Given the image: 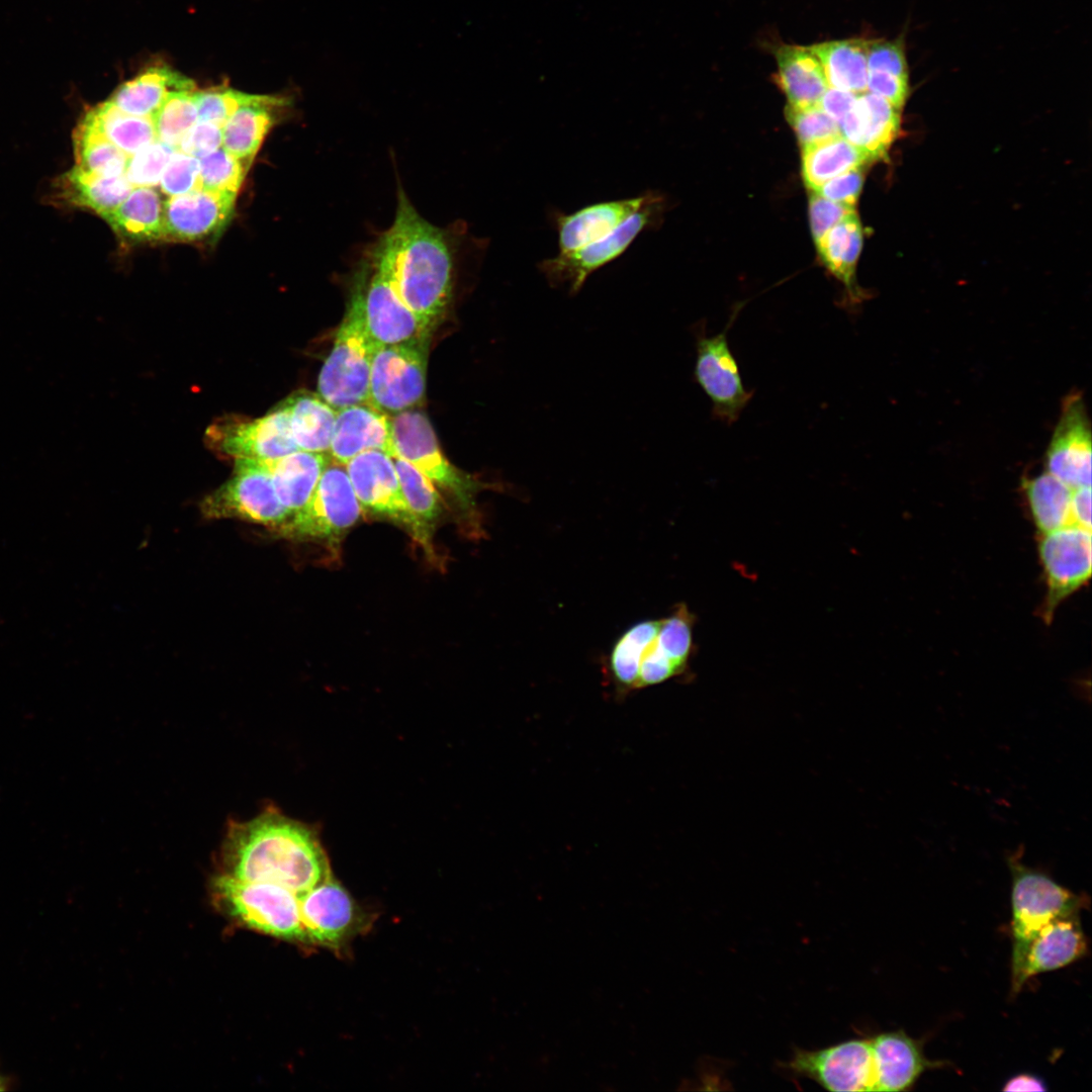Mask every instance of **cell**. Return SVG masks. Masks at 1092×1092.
I'll return each mask as SVG.
<instances>
[{"label":"cell","instance_id":"f546056e","mask_svg":"<svg viewBox=\"0 0 1092 1092\" xmlns=\"http://www.w3.org/2000/svg\"><path fill=\"white\" fill-rule=\"evenodd\" d=\"M183 90H195L194 82L168 66L159 65L122 83L108 100L127 114L152 117L171 92Z\"/></svg>","mask_w":1092,"mask_h":1092},{"label":"cell","instance_id":"ab89813d","mask_svg":"<svg viewBox=\"0 0 1092 1092\" xmlns=\"http://www.w3.org/2000/svg\"><path fill=\"white\" fill-rule=\"evenodd\" d=\"M392 461L411 512L430 533L442 513V500L434 482L408 461L398 456H393Z\"/></svg>","mask_w":1092,"mask_h":1092},{"label":"cell","instance_id":"8d00e7d4","mask_svg":"<svg viewBox=\"0 0 1092 1092\" xmlns=\"http://www.w3.org/2000/svg\"><path fill=\"white\" fill-rule=\"evenodd\" d=\"M1022 488L1039 535L1073 524V489L1057 477L1044 470L1024 478Z\"/></svg>","mask_w":1092,"mask_h":1092},{"label":"cell","instance_id":"7402d4cb","mask_svg":"<svg viewBox=\"0 0 1092 1092\" xmlns=\"http://www.w3.org/2000/svg\"><path fill=\"white\" fill-rule=\"evenodd\" d=\"M370 450L395 456L391 418L368 403L337 410L329 455L346 465L355 456Z\"/></svg>","mask_w":1092,"mask_h":1092},{"label":"cell","instance_id":"4dcf8cb0","mask_svg":"<svg viewBox=\"0 0 1092 1092\" xmlns=\"http://www.w3.org/2000/svg\"><path fill=\"white\" fill-rule=\"evenodd\" d=\"M816 246L825 267L844 285L848 302H858L861 291L855 283V267L862 246V228L856 212L831 228Z\"/></svg>","mask_w":1092,"mask_h":1092},{"label":"cell","instance_id":"83f0119b","mask_svg":"<svg viewBox=\"0 0 1092 1092\" xmlns=\"http://www.w3.org/2000/svg\"><path fill=\"white\" fill-rule=\"evenodd\" d=\"M330 460L327 453L303 450L262 460L272 476L279 500L290 517L307 503Z\"/></svg>","mask_w":1092,"mask_h":1092},{"label":"cell","instance_id":"ac0fdd59","mask_svg":"<svg viewBox=\"0 0 1092 1092\" xmlns=\"http://www.w3.org/2000/svg\"><path fill=\"white\" fill-rule=\"evenodd\" d=\"M1091 428L1080 393L1069 394L1044 457L1045 471L1070 488L1091 486Z\"/></svg>","mask_w":1092,"mask_h":1092},{"label":"cell","instance_id":"11a10c76","mask_svg":"<svg viewBox=\"0 0 1092 1092\" xmlns=\"http://www.w3.org/2000/svg\"><path fill=\"white\" fill-rule=\"evenodd\" d=\"M1003 1091H1046L1043 1080L1032 1074H1018L1011 1077L1002 1088Z\"/></svg>","mask_w":1092,"mask_h":1092},{"label":"cell","instance_id":"484cf974","mask_svg":"<svg viewBox=\"0 0 1092 1092\" xmlns=\"http://www.w3.org/2000/svg\"><path fill=\"white\" fill-rule=\"evenodd\" d=\"M132 188L124 175L103 177L74 166L54 180L49 201L62 208L90 210L103 218L117 208Z\"/></svg>","mask_w":1092,"mask_h":1092},{"label":"cell","instance_id":"5bb4252c","mask_svg":"<svg viewBox=\"0 0 1092 1092\" xmlns=\"http://www.w3.org/2000/svg\"><path fill=\"white\" fill-rule=\"evenodd\" d=\"M786 1067L829 1091H876L871 1038L849 1039L816 1051L796 1050Z\"/></svg>","mask_w":1092,"mask_h":1092},{"label":"cell","instance_id":"2e32d148","mask_svg":"<svg viewBox=\"0 0 1092 1092\" xmlns=\"http://www.w3.org/2000/svg\"><path fill=\"white\" fill-rule=\"evenodd\" d=\"M1086 951L1087 939L1078 914L1049 922L1026 941L1013 943V991L1018 992L1035 975L1064 968L1080 960Z\"/></svg>","mask_w":1092,"mask_h":1092},{"label":"cell","instance_id":"f907efd6","mask_svg":"<svg viewBox=\"0 0 1092 1092\" xmlns=\"http://www.w3.org/2000/svg\"><path fill=\"white\" fill-rule=\"evenodd\" d=\"M864 180L863 167L844 172L814 190L829 200L854 206Z\"/></svg>","mask_w":1092,"mask_h":1092},{"label":"cell","instance_id":"d6a6232c","mask_svg":"<svg viewBox=\"0 0 1092 1092\" xmlns=\"http://www.w3.org/2000/svg\"><path fill=\"white\" fill-rule=\"evenodd\" d=\"M286 406L293 439L299 450L329 453L337 410L318 394L299 393L287 398Z\"/></svg>","mask_w":1092,"mask_h":1092},{"label":"cell","instance_id":"836d02e7","mask_svg":"<svg viewBox=\"0 0 1092 1092\" xmlns=\"http://www.w3.org/2000/svg\"><path fill=\"white\" fill-rule=\"evenodd\" d=\"M662 619L637 622L613 644L607 657V673L616 691L627 695L636 691L640 660L656 638Z\"/></svg>","mask_w":1092,"mask_h":1092},{"label":"cell","instance_id":"52a82bcc","mask_svg":"<svg viewBox=\"0 0 1092 1092\" xmlns=\"http://www.w3.org/2000/svg\"><path fill=\"white\" fill-rule=\"evenodd\" d=\"M392 440L398 456L458 499L479 528L474 495L484 484L463 475L443 455L428 418L418 411H403L391 417Z\"/></svg>","mask_w":1092,"mask_h":1092},{"label":"cell","instance_id":"ffe728a7","mask_svg":"<svg viewBox=\"0 0 1092 1092\" xmlns=\"http://www.w3.org/2000/svg\"><path fill=\"white\" fill-rule=\"evenodd\" d=\"M298 898L306 942L339 946L359 929L361 914L354 900L332 877Z\"/></svg>","mask_w":1092,"mask_h":1092},{"label":"cell","instance_id":"db71d44e","mask_svg":"<svg viewBox=\"0 0 1092 1092\" xmlns=\"http://www.w3.org/2000/svg\"><path fill=\"white\" fill-rule=\"evenodd\" d=\"M1072 521L1073 524L1091 530V486L1073 489Z\"/></svg>","mask_w":1092,"mask_h":1092},{"label":"cell","instance_id":"b9f144b4","mask_svg":"<svg viewBox=\"0 0 1092 1092\" xmlns=\"http://www.w3.org/2000/svg\"><path fill=\"white\" fill-rule=\"evenodd\" d=\"M199 161L201 189L238 195L249 168L222 147Z\"/></svg>","mask_w":1092,"mask_h":1092},{"label":"cell","instance_id":"60d3db41","mask_svg":"<svg viewBox=\"0 0 1092 1092\" xmlns=\"http://www.w3.org/2000/svg\"><path fill=\"white\" fill-rule=\"evenodd\" d=\"M195 91L171 92L151 117L157 140L174 150L178 149L185 132L198 121Z\"/></svg>","mask_w":1092,"mask_h":1092},{"label":"cell","instance_id":"ba28073f","mask_svg":"<svg viewBox=\"0 0 1092 1092\" xmlns=\"http://www.w3.org/2000/svg\"><path fill=\"white\" fill-rule=\"evenodd\" d=\"M234 474L201 503L209 519H239L280 528L290 518L262 460H235Z\"/></svg>","mask_w":1092,"mask_h":1092},{"label":"cell","instance_id":"7dc6e473","mask_svg":"<svg viewBox=\"0 0 1092 1092\" xmlns=\"http://www.w3.org/2000/svg\"><path fill=\"white\" fill-rule=\"evenodd\" d=\"M869 72H882L909 79L905 40L903 36L893 40L869 39Z\"/></svg>","mask_w":1092,"mask_h":1092},{"label":"cell","instance_id":"7a4b0ae2","mask_svg":"<svg viewBox=\"0 0 1092 1092\" xmlns=\"http://www.w3.org/2000/svg\"><path fill=\"white\" fill-rule=\"evenodd\" d=\"M221 863L222 874L277 884L297 896L332 877L316 833L276 808L229 825Z\"/></svg>","mask_w":1092,"mask_h":1092},{"label":"cell","instance_id":"d6986e66","mask_svg":"<svg viewBox=\"0 0 1092 1092\" xmlns=\"http://www.w3.org/2000/svg\"><path fill=\"white\" fill-rule=\"evenodd\" d=\"M236 197L205 189L168 197L164 203V242L217 239L233 218Z\"/></svg>","mask_w":1092,"mask_h":1092},{"label":"cell","instance_id":"30bf717a","mask_svg":"<svg viewBox=\"0 0 1092 1092\" xmlns=\"http://www.w3.org/2000/svg\"><path fill=\"white\" fill-rule=\"evenodd\" d=\"M361 510L346 466L331 459L307 503L279 532L298 539H337L358 521Z\"/></svg>","mask_w":1092,"mask_h":1092},{"label":"cell","instance_id":"e575fe53","mask_svg":"<svg viewBox=\"0 0 1092 1092\" xmlns=\"http://www.w3.org/2000/svg\"><path fill=\"white\" fill-rule=\"evenodd\" d=\"M81 119L127 157L157 140L151 117L127 114L108 99L89 108Z\"/></svg>","mask_w":1092,"mask_h":1092},{"label":"cell","instance_id":"8992f818","mask_svg":"<svg viewBox=\"0 0 1092 1092\" xmlns=\"http://www.w3.org/2000/svg\"><path fill=\"white\" fill-rule=\"evenodd\" d=\"M1024 845L1009 851L1006 863L1011 874V932L1013 943L1029 939L1049 922L1074 914L1086 898L1057 883L1042 870L1026 866Z\"/></svg>","mask_w":1092,"mask_h":1092},{"label":"cell","instance_id":"3957f363","mask_svg":"<svg viewBox=\"0 0 1092 1092\" xmlns=\"http://www.w3.org/2000/svg\"><path fill=\"white\" fill-rule=\"evenodd\" d=\"M350 300L334 345L318 375V395L335 410L368 403L369 378L377 343L364 315L360 286L353 277Z\"/></svg>","mask_w":1092,"mask_h":1092},{"label":"cell","instance_id":"681fc988","mask_svg":"<svg viewBox=\"0 0 1092 1092\" xmlns=\"http://www.w3.org/2000/svg\"><path fill=\"white\" fill-rule=\"evenodd\" d=\"M222 146V128L214 123L198 120L182 136L178 151L202 159Z\"/></svg>","mask_w":1092,"mask_h":1092},{"label":"cell","instance_id":"603a6c76","mask_svg":"<svg viewBox=\"0 0 1092 1092\" xmlns=\"http://www.w3.org/2000/svg\"><path fill=\"white\" fill-rule=\"evenodd\" d=\"M292 106L288 96L253 95L222 126V148L250 169L264 139Z\"/></svg>","mask_w":1092,"mask_h":1092},{"label":"cell","instance_id":"5b68a950","mask_svg":"<svg viewBox=\"0 0 1092 1092\" xmlns=\"http://www.w3.org/2000/svg\"><path fill=\"white\" fill-rule=\"evenodd\" d=\"M665 204V197L653 191L650 199L614 232L582 248L543 259L538 269L550 286L567 287L568 293L575 295L593 273L622 256L639 235L661 224Z\"/></svg>","mask_w":1092,"mask_h":1092},{"label":"cell","instance_id":"7bdbcfd3","mask_svg":"<svg viewBox=\"0 0 1092 1092\" xmlns=\"http://www.w3.org/2000/svg\"><path fill=\"white\" fill-rule=\"evenodd\" d=\"M174 149L156 140L128 157L124 177L132 187H156L174 153Z\"/></svg>","mask_w":1092,"mask_h":1092},{"label":"cell","instance_id":"e0dca14e","mask_svg":"<svg viewBox=\"0 0 1092 1092\" xmlns=\"http://www.w3.org/2000/svg\"><path fill=\"white\" fill-rule=\"evenodd\" d=\"M353 277L361 289L368 331L377 344L392 345L429 338L431 332L422 326L366 256Z\"/></svg>","mask_w":1092,"mask_h":1092},{"label":"cell","instance_id":"6da1fadb","mask_svg":"<svg viewBox=\"0 0 1092 1092\" xmlns=\"http://www.w3.org/2000/svg\"><path fill=\"white\" fill-rule=\"evenodd\" d=\"M456 235L425 219L398 187L391 225L364 253L429 332L452 299L460 246Z\"/></svg>","mask_w":1092,"mask_h":1092},{"label":"cell","instance_id":"74e56055","mask_svg":"<svg viewBox=\"0 0 1092 1092\" xmlns=\"http://www.w3.org/2000/svg\"><path fill=\"white\" fill-rule=\"evenodd\" d=\"M695 616L686 604H678L661 620L658 634L644 656L671 668L677 675L686 668L693 652Z\"/></svg>","mask_w":1092,"mask_h":1092},{"label":"cell","instance_id":"277c9868","mask_svg":"<svg viewBox=\"0 0 1092 1092\" xmlns=\"http://www.w3.org/2000/svg\"><path fill=\"white\" fill-rule=\"evenodd\" d=\"M212 890L222 909L249 928L281 939L306 942L299 898L290 890L222 873L214 878Z\"/></svg>","mask_w":1092,"mask_h":1092},{"label":"cell","instance_id":"4fadbf2b","mask_svg":"<svg viewBox=\"0 0 1092 1092\" xmlns=\"http://www.w3.org/2000/svg\"><path fill=\"white\" fill-rule=\"evenodd\" d=\"M205 439L213 451L235 460H273L299 450L283 403L259 419L219 420L207 429Z\"/></svg>","mask_w":1092,"mask_h":1092},{"label":"cell","instance_id":"d4e9b609","mask_svg":"<svg viewBox=\"0 0 1092 1092\" xmlns=\"http://www.w3.org/2000/svg\"><path fill=\"white\" fill-rule=\"evenodd\" d=\"M876 1091H904L921 1074L939 1064L925 1058L921 1044L902 1030L880 1033L871 1038Z\"/></svg>","mask_w":1092,"mask_h":1092},{"label":"cell","instance_id":"1f68e13d","mask_svg":"<svg viewBox=\"0 0 1092 1092\" xmlns=\"http://www.w3.org/2000/svg\"><path fill=\"white\" fill-rule=\"evenodd\" d=\"M868 43L866 38H850L810 47L823 67L829 87L857 94L867 91Z\"/></svg>","mask_w":1092,"mask_h":1092},{"label":"cell","instance_id":"cb8c5ba5","mask_svg":"<svg viewBox=\"0 0 1092 1092\" xmlns=\"http://www.w3.org/2000/svg\"><path fill=\"white\" fill-rule=\"evenodd\" d=\"M839 132L861 149L871 162L883 158L900 129V109L868 91L859 93L849 112L838 122Z\"/></svg>","mask_w":1092,"mask_h":1092},{"label":"cell","instance_id":"bcb514c9","mask_svg":"<svg viewBox=\"0 0 1092 1092\" xmlns=\"http://www.w3.org/2000/svg\"><path fill=\"white\" fill-rule=\"evenodd\" d=\"M161 193L170 196L201 189L200 161L175 150L160 179Z\"/></svg>","mask_w":1092,"mask_h":1092},{"label":"cell","instance_id":"f5cc1de1","mask_svg":"<svg viewBox=\"0 0 1092 1092\" xmlns=\"http://www.w3.org/2000/svg\"><path fill=\"white\" fill-rule=\"evenodd\" d=\"M857 93L829 87L823 94L819 107L837 123L854 105Z\"/></svg>","mask_w":1092,"mask_h":1092},{"label":"cell","instance_id":"816d5d0a","mask_svg":"<svg viewBox=\"0 0 1092 1092\" xmlns=\"http://www.w3.org/2000/svg\"><path fill=\"white\" fill-rule=\"evenodd\" d=\"M867 91L901 109L909 94V79L882 72H869Z\"/></svg>","mask_w":1092,"mask_h":1092},{"label":"cell","instance_id":"d590c367","mask_svg":"<svg viewBox=\"0 0 1092 1092\" xmlns=\"http://www.w3.org/2000/svg\"><path fill=\"white\" fill-rule=\"evenodd\" d=\"M871 162L859 148L840 134L802 148V177L814 191L828 180Z\"/></svg>","mask_w":1092,"mask_h":1092},{"label":"cell","instance_id":"f1b7e54d","mask_svg":"<svg viewBox=\"0 0 1092 1092\" xmlns=\"http://www.w3.org/2000/svg\"><path fill=\"white\" fill-rule=\"evenodd\" d=\"M164 203L156 187H133L103 219L124 242H164Z\"/></svg>","mask_w":1092,"mask_h":1092},{"label":"cell","instance_id":"8fae6325","mask_svg":"<svg viewBox=\"0 0 1092 1092\" xmlns=\"http://www.w3.org/2000/svg\"><path fill=\"white\" fill-rule=\"evenodd\" d=\"M736 315L733 313L724 330L713 336L707 335L705 324L695 330L694 377L712 403V416L726 425L735 423L753 397V391L743 384L727 337Z\"/></svg>","mask_w":1092,"mask_h":1092},{"label":"cell","instance_id":"4316f807","mask_svg":"<svg viewBox=\"0 0 1092 1092\" xmlns=\"http://www.w3.org/2000/svg\"><path fill=\"white\" fill-rule=\"evenodd\" d=\"M776 81L788 104L797 108L819 106L829 88L823 67L810 47L782 44L776 49Z\"/></svg>","mask_w":1092,"mask_h":1092},{"label":"cell","instance_id":"44dd1931","mask_svg":"<svg viewBox=\"0 0 1092 1092\" xmlns=\"http://www.w3.org/2000/svg\"><path fill=\"white\" fill-rule=\"evenodd\" d=\"M652 194L649 190L632 197L601 201L570 213L553 211L551 219L559 252H570L608 236L637 212Z\"/></svg>","mask_w":1092,"mask_h":1092},{"label":"cell","instance_id":"7c38bea8","mask_svg":"<svg viewBox=\"0 0 1092 1092\" xmlns=\"http://www.w3.org/2000/svg\"><path fill=\"white\" fill-rule=\"evenodd\" d=\"M1039 536L1038 555L1046 583L1042 615L1050 622L1060 604L1091 576V530L1070 524Z\"/></svg>","mask_w":1092,"mask_h":1092},{"label":"cell","instance_id":"f6af8a7d","mask_svg":"<svg viewBox=\"0 0 1092 1092\" xmlns=\"http://www.w3.org/2000/svg\"><path fill=\"white\" fill-rule=\"evenodd\" d=\"M252 96L253 94L226 87L196 90L198 120L211 122L222 128L232 114Z\"/></svg>","mask_w":1092,"mask_h":1092},{"label":"cell","instance_id":"ee69618b","mask_svg":"<svg viewBox=\"0 0 1092 1092\" xmlns=\"http://www.w3.org/2000/svg\"><path fill=\"white\" fill-rule=\"evenodd\" d=\"M785 114L802 148L840 134L838 123L819 106L797 108L787 105Z\"/></svg>","mask_w":1092,"mask_h":1092},{"label":"cell","instance_id":"9a60e30c","mask_svg":"<svg viewBox=\"0 0 1092 1092\" xmlns=\"http://www.w3.org/2000/svg\"><path fill=\"white\" fill-rule=\"evenodd\" d=\"M345 466L362 508L403 525L420 543L429 544L431 534L411 512L391 456L370 450L355 456Z\"/></svg>","mask_w":1092,"mask_h":1092},{"label":"cell","instance_id":"9c48e42d","mask_svg":"<svg viewBox=\"0 0 1092 1092\" xmlns=\"http://www.w3.org/2000/svg\"><path fill=\"white\" fill-rule=\"evenodd\" d=\"M429 338L377 344L369 378L368 404L385 414L407 411L426 390Z\"/></svg>","mask_w":1092,"mask_h":1092},{"label":"cell","instance_id":"c3c4849f","mask_svg":"<svg viewBox=\"0 0 1092 1092\" xmlns=\"http://www.w3.org/2000/svg\"><path fill=\"white\" fill-rule=\"evenodd\" d=\"M854 211V206L829 200L811 191L809 216L815 244L817 245L831 228Z\"/></svg>","mask_w":1092,"mask_h":1092},{"label":"cell","instance_id":"f35d334b","mask_svg":"<svg viewBox=\"0 0 1092 1092\" xmlns=\"http://www.w3.org/2000/svg\"><path fill=\"white\" fill-rule=\"evenodd\" d=\"M73 145L77 168L103 177L124 175L128 157L82 119L74 129Z\"/></svg>","mask_w":1092,"mask_h":1092},{"label":"cell","instance_id":"9f6ffc18","mask_svg":"<svg viewBox=\"0 0 1092 1092\" xmlns=\"http://www.w3.org/2000/svg\"><path fill=\"white\" fill-rule=\"evenodd\" d=\"M8 1087H9L8 1078L0 1074V1091L7 1090Z\"/></svg>","mask_w":1092,"mask_h":1092}]
</instances>
